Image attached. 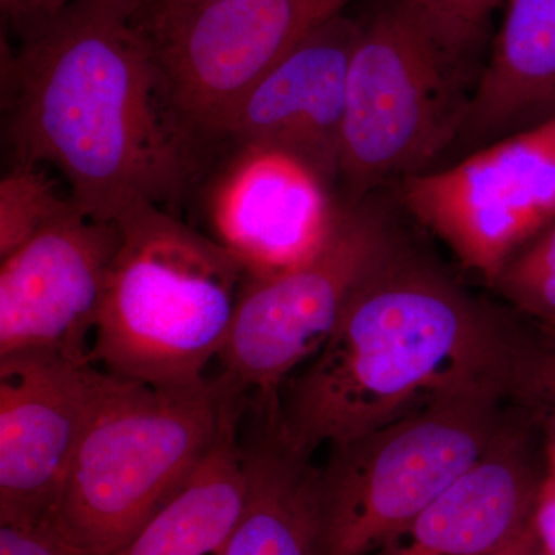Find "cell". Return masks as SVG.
I'll return each instance as SVG.
<instances>
[{
	"label": "cell",
	"mask_w": 555,
	"mask_h": 555,
	"mask_svg": "<svg viewBox=\"0 0 555 555\" xmlns=\"http://www.w3.org/2000/svg\"><path fill=\"white\" fill-rule=\"evenodd\" d=\"M75 0H0L3 22L20 40L46 27Z\"/></svg>",
	"instance_id": "cell-22"
},
{
	"label": "cell",
	"mask_w": 555,
	"mask_h": 555,
	"mask_svg": "<svg viewBox=\"0 0 555 555\" xmlns=\"http://www.w3.org/2000/svg\"><path fill=\"white\" fill-rule=\"evenodd\" d=\"M539 546V539H537L534 525H532L531 520V524L526 526L520 534H517L506 545L499 547V550L489 555H534Z\"/></svg>",
	"instance_id": "cell-24"
},
{
	"label": "cell",
	"mask_w": 555,
	"mask_h": 555,
	"mask_svg": "<svg viewBox=\"0 0 555 555\" xmlns=\"http://www.w3.org/2000/svg\"><path fill=\"white\" fill-rule=\"evenodd\" d=\"M520 411L502 390H467L332 444L320 469V554L378 553L485 459Z\"/></svg>",
	"instance_id": "cell-5"
},
{
	"label": "cell",
	"mask_w": 555,
	"mask_h": 555,
	"mask_svg": "<svg viewBox=\"0 0 555 555\" xmlns=\"http://www.w3.org/2000/svg\"><path fill=\"white\" fill-rule=\"evenodd\" d=\"M393 240L378 208L341 203L312 257L272 275H247L218 357L221 374L248 396H280L294 369L326 345L353 288Z\"/></svg>",
	"instance_id": "cell-8"
},
{
	"label": "cell",
	"mask_w": 555,
	"mask_h": 555,
	"mask_svg": "<svg viewBox=\"0 0 555 555\" xmlns=\"http://www.w3.org/2000/svg\"><path fill=\"white\" fill-rule=\"evenodd\" d=\"M244 396L224 374L182 389L108 374L62 491V532L91 555L126 546L185 488Z\"/></svg>",
	"instance_id": "cell-4"
},
{
	"label": "cell",
	"mask_w": 555,
	"mask_h": 555,
	"mask_svg": "<svg viewBox=\"0 0 555 555\" xmlns=\"http://www.w3.org/2000/svg\"><path fill=\"white\" fill-rule=\"evenodd\" d=\"M363 24L339 14L310 33L244 94L219 131L232 147L281 150L334 189L345 129L347 75Z\"/></svg>",
	"instance_id": "cell-13"
},
{
	"label": "cell",
	"mask_w": 555,
	"mask_h": 555,
	"mask_svg": "<svg viewBox=\"0 0 555 555\" xmlns=\"http://www.w3.org/2000/svg\"><path fill=\"white\" fill-rule=\"evenodd\" d=\"M119 246L118 222L100 221L75 208L3 257L0 356L51 350L91 364Z\"/></svg>",
	"instance_id": "cell-11"
},
{
	"label": "cell",
	"mask_w": 555,
	"mask_h": 555,
	"mask_svg": "<svg viewBox=\"0 0 555 555\" xmlns=\"http://www.w3.org/2000/svg\"><path fill=\"white\" fill-rule=\"evenodd\" d=\"M214 2V0H145L152 9H190V7L203 5V3Z\"/></svg>",
	"instance_id": "cell-25"
},
{
	"label": "cell",
	"mask_w": 555,
	"mask_h": 555,
	"mask_svg": "<svg viewBox=\"0 0 555 555\" xmlns=\"http://www.w3.org/2000/svg\"><path fill=\"white\" fill-rule=\"evenodd\" d=\"M241 440L246 502L222 555H321L320 469L281 433L278 403L250 398Z\"/></svg>",
	"instance_id": "cell-15"
},
{
	"label": "cell",
	"mask_w": 555,
	"mask_h": 555,
	"mask_svg": "<svg viewBox=\"0 0 555 555\" xmlns=\"http://www.w3.org/2000/svg\"><path fill=\"white\" fill-rule=\"evenodd\" d=\"M47 167L11 163L0 181V258L27 243L36 233L79 208Z\"/></svg>",
	"instance_id": "cell-18"
},
{
	"label": "cell",
	"mask_w": 555,
	"mask_h": 555,
	"mask_svg": "<svg viewBox=\"0 0 555 555\" xmlns=\"http://www.w3.org/2000/svg\"><path fill=\"white\" fill-rule=\"evenodd\" d=\"M514 400L542 430L546 459L555 462V332L532 321L518 363Z\"/></svg>",
	"instance_id": "cell-20"
},
{
	"label": "cell",
	"mask_w": 555,
	"mask_h": 555,
	"mask_svg": "<svg viewBox=\"0 0 555 555\" xmlns=\"http://www.w3.org/2000/svg\"><path fill=\"white\" fill-rule=\"evenodd\" d=\"M141 7L75 0L20 49H3L11 163L56 170L79 210L100 221L139 203L175 214L206 175L164 98Z\"/></svg>",
	"instance_id": "cell-1"
},
{
	"label": "cell",
	"mask_w": 555,
	"mask_h": 555,
	"mask_svg": "<svg viewBox=\"0 0 555 555\" xmlns=\"http://www.w3.org/2000/svg\"><path fill=\"white\" fill-rule=\"evenodd\" d=\"M503 0H411L430 30L456 60L466 62L480 46Z\"/></svg>",
	"instance_id": "cell-21"
},
{
	"label": "cell",
	"mask_w": 555,
	"mask_h": 555,
	"mask_svg": "<svg viewBox=\"0 0 555 555\" xmlns=\"http://www.w3.org/2000/svg\"><path fill=\"white\" fill-rule=\"evenodd\" d=\"M491 286L526 320L555 332V221L503 266Z\"/></svg>",
	"instance_id": "cell-19"
},
{
	"label": "cell",
	"mask_w": 555,
	"mask_h": 555,
	"mask_svg": "<svg viewBox=\"0 0 555 555\" xmlns=\"http://www.w3.org/2000/svg\"><path fill=\"white\" fill-rule=\"evenodd\" d=\"M107 378L51 350L0 356V525L56 518Z\"/></svg>",
	"instance_id": "cell-10"
},
{
	"label": "cell",
	"mask_w": 555,
	"mask_h": 555,
	"mask_svg": "<svg viewBox=\"0 0 555 555\" xmlns=\"http://www.w3.org/2000/svg\"><path fill=\"white\" fill-rule=\"evenodd\" d=\"M248 397L230 409L210 454L185 488L112 555H222L246 502L241 423Z\"/></svg>",
	"instance_id": "cell-17"
},
{
	"label": "cell",
	"mask_w": 555,
	"mask_h": 555,
	"mask_svg": "<svg viewBox=\"0 0 555 555\" xmlns=\"http://www.w3.org/2000/svg\"><path fill=\"white\" fill-rule=\"evenodd\" d=\"M116 222L120 246L90 363L155 387L203 385L229 337L246 268L156 204L139 203Z\"/></svg>",
	"instance_id": "cell-3"
},
{
	"label": "cell",
	"mask_w": 555,
	"mask_h": 555,
	"mask_svg": "<svg viewBox=\"0 0 555 555\" xmlns=\"http://www.w3.org/2000/svg\"><path fill=\"white\" fill-rule=\"evenodd\" d=\"M528 332L393 240L326 345L287 383L281 433L312 454L454 393L494 389L514 400Z\"/></svg>",
	"instance_id": "cell-2"
},
{
	"label": "cell",
	"mask_w": 555,
	"mask_h": 555,
	"mask_svg": "<svg viewBox=\"0 0 555 555\" xmlns=\"http://www.w3.org/2000/svg\"><path fill=\"white\" fill-rule=\"evenodd\" d=\"M217 159L208 169L215 171L206 208L211 236L243 262L247 275L283 272L323 246L339 204L308 164L254 145L224 150Z\"/></svg>",
	"instance_id": "cell-12"
},
{
	"label": "cell",
	"mask_w": 555,
	"mask_h": 555,
	"mask_svg": "<svg viewBox=\"0 0 555 555\" xmlns=\"http://www.w3.org/2000/svg\"><path fill=\"white\" fill-rule=\"evenodd\" d=\"M537 539L546 555H555V462L546 459V473L532 514Z\"/></svg>",
	"instance_id": "cell-23"
},
{
	"label": "cell",
	"mask_w": 555,
	"mask_h": 555,
	"mask_svg": "<svg viewBox=\"0 0 555 555\" xmlns=\"http://www.w3.org/2000/svg\"><path fill=\"white\" fill-rule=\"evenodd\" d=\"M555 118V0H506L459 137L494 142Z\"/></svg>",
	"instance_id": "cell-16"
},
{
	"label": "cell",
	"mask_w": 555,
	"mask_h": 555,
	"mask_svg": "<svg viewBox=\"0 0 555 555\" xmlns=\"http://www.w3.org/2000/svg\"><path fill=\"white\" fill-rule=\"evenodd\" d=\"M356 0H214L152 9L141 21L182 137L208 169L219 131L244 94L318 27Z\"/></svg>",
	"instance_id": "cell-7"
},
{
	"label": "cell",
	"mask_w": 555,
	"mask_h": 555,
	"mask_svg": "<svg viewBox=\"0 0 555 555\" xmlns=\"http://www.w3.org/2000/svg\"><path fill=\"white\" fill-rule=\"evenodd\" d=\"M463 64L411 0H396L361 27L349 75L338 184L343 204L425 173L462 130L469 98Z\"/></svg>",
	"instance_id": "cell-6"
},
{
	"label": "cell",
	"mask_w": 555,
	"mask_h": 555,
	"mask_svg": "<svg viewBox=\"0 0 555 555\" xmlns=\"http://www.w3.org/2000/svg\"><path fill=\"white\" fill-rule=\"evenodd\" d=\"M545 473V438L521 409L488 455L390 537L378 555L494 553L531 524Z\"/></svg>",
	"instance_id": "cell-14"
},
{
	"label": "cell",
	"mask_w": 555,
	"mask_h": 555,
	"mask_svg": "<svg viewBox=\"0 0 555 555\" xmlns=\"http://www.w3.org/2000/svg\"><path fill=\"white\" fill-rule=\"evenodd\" d=\"M401 184L408 210L491 286L555 221V118Z\"/></svg>",
	"instance_id": "cell-9"
},
{
	"label": "cell",
	"mask_w": 555,
	"mask_h": 555,
	"mask_svg": "<svg viewBox=\"0 0 555 555\" xmlns=\"http://www.w3.org/2000/svg\"><path fill=\"white\" fill-rule=\"evenodd\" d=\"M534 555H546L543 553L542 547L539 546V550L535 551Z\"/></svg>",
	"instance_id": "cell-26"
}]
</instances>
